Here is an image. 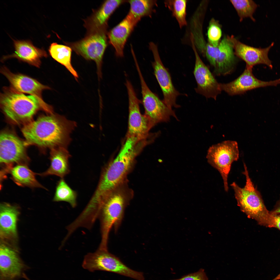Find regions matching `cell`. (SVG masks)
I'll list each match as a JSON object with an SVG mask.
<instances>
[{
  "label": "cell",
  "instance_id": "23",
  "mask_svg": "<svg viewBox=\"0 0 280 280\" xmlns=\"http://www.w3.org/2000/svg\"><path fill=\"white\" fill-rule=\"evenodd\" d=\"M19 211L17 206L4 203L0 206V228L2 234L15 236Z\"/></svg>",
  "mask_w": 280,
  "mask_h": 280
},
{
  "label": "cell",
  "instance_id": "25",
  "mask_svg": "<svg viewBox=\"0 0 280 280\" xmlns=\"http://www.w3.org/2000/svg\"><path fill=\"white\" fill-rule=\"evenodd\" d=\"M72 50L68 46L53 43L51 44L48 50L52 57L65 66L76 79L78 78V74L71 64Z\"/></svg>",
  "mask_w": 280,
  "mask_h": 280
},
{
  "label": "cell",
  "instance_id": "26",
  "mask_svg": "<svg viewBox=\"0 0 280 280\" xmlns=\"http://www.w3.org/2000/svg\"><path fill=\"white\" fill-rule=\"evenodd\" d=\"M127 2L130 5L127 15L137 23L142 17L151 16L157 4L155 0H133Z\"/></svg>",
  "mask_w": 280,
  "mask_h": 280
},
{
  "label": "cell",
  "instance_id": "10",
  "mask_svg": "<svg viewBox=\"0 0 280 280\" xmlns=\"http://www.w3.org/2000/svg\"><path fill=\"white\" fill-rule=\"evenodd\" d=\"M135 63L140 80L145 114L155 125L159 123L168 122L171 117L177 119L172 109L168 107L150 90L143 77L138 62Z\"/></svg>",
  "mask_w": 280,
  "mask_h": 280
},
{
  "label": "cell",
  "instance_id": "5",
  "mask_svg": "<svg viewBox=\"0 0 280 280\" xmlns=\"http://www.w3.org/2000/svg\"><path fill=\"white\" fill-rule=\"evenodd\" d=\"M243 165L244 171L243 173L246 178L244 186L241 187L235 182L230 184L238 205L249 217L255 220L259 225L274 227V215L267 208L260 193L254 186L249 177L244 163Z\"/></svg>",
  "mask_w": 280,
  "mask_h": 280
},
{
  "label": "cell",
  "instance_id": "30",
  "mask_svg": "<svg viewBox=\"0 0 280 280\" xmlns=\"http://www.w3.org/2000/svg\"><path fill=\"white\" fill-rule=\"evenodd\" d=\"M207 34L208 43L214 47L218 46L222 36V31L218 21L214 18H212L209 21Z\"/></svg>",
  "mask_w": 280,
  "mask_h": 280
},
{
  "label": "cell",
  "instance_id": "19",
  "mask_svg": "<svg viewBox=\"0 0 280 280\" xmlns=\"http://www.w3.org/2000/svg\"><path fill=\"white\" fill-rule=\"evenodd\" d=\"M15 51L12 54L4 57V60L15 58L37 67L41 63V59L47 56L45 51L34 46L29 40H13Z\"/></svg>",
  "mask_w": 280,
  "mask_h": 280
},
{
  "label": "cell",
  "instance_id": "27",
  "mask_svg": "<svg viewBox=\"0 0 280 280\" xmlns=\"http://www.w3.org/2000/svg\"><path fill=\"white\" fill-rule=\"evenodd\" d=\"M77 197L76 192L70 187L63 178H61L56 186L53 201L66 202L74 208L77 205Z\"/></svg>",
  "mask_w": 280,
  "mask_h": 280
},
{
  "label": "cell",
  "instance_id": "21",
  "mask_svg": "<svg viewBox=\"0 0 280 280\" xmlns=\"http://www.w3.org/2000/svg\"><path fill=\"white\" fill-rule=\"evenodd\" d=\"M70 157L66 148L59 147L51 149L49 167L45 171L38 174L43 177L55 175L64 178L70 171L69 160Z\"/></svg>",
  "mask_w": 280,
  "mask_h": 280
},
{
  "label": "cell",
  "instance_id": "17",
  "mask_svg": "<svg viewBox=\"0 0 280 280\" xmlns=\"http://www.w3.org/2000/svg\"><path fill=\"white\" fill-rule=\"evenodd\" d=\"M1 72L8 80L12 88L18 92L34 95L43 100L42 91L50 88L32 78L21 74L13 73L6 67H2Z\"/></svg>",
  "mask_w": 280,
  "mask_h": 280
},
{
  "label": "cell",
  "instance_id": "28",
  "mask_svg": "<svg viewBox=\"0 0 280 280\" xmlns=\"http://www.w3.org/2000/svg\"><path fill=\"white\" fill-rule=\"evenodd\" d=\"M187 0H166L165 6L171 12L172 16L177 21L180 28L187 25L186 19Z\"/></svg>",
  "mask_w": 280,
  "mask_h": 280
},
{
  "label": "cell",
  "instance_id": "22",
  "mask_svg": "<svg viewBox=\"0 0 280 280\" xmlns=\"http://www.w3.org/2000/svg\"><path fill=\"white\" fill-rule=\"evenodd\" d=\"M219 53L214 68V72L218 75H225L234 70L236 58L232 45L227 37H225L218 46Z\"/></svg>",
  "mask_w": 280,
  "mask_h": 280
},
{
  "label": "cell",
  "instance_id": "3",
  "mask_svg": "<svg viewBox=\"0 0 280 280\" xmlns=\"http://www.w3.org/2000/svg\"><path fill=\"white\" fill-rule=\"evenodd\" d=\"M146 145L142 140L126 137L116 157L102 170L92 198L100 200L109 192L126 181L127 175L137 156Z\"/></svg>",
  "mask_w": 280,
  "mask_h": 280
},
{
  "label": "cell",
  "instance_id": "35",
  "mask_svg": "<svg viewBox=\"0 0 280 280\" xmlns=\"http://www.w3.org/2000/svg\"><path fill=\"white\" fill-rule=\"evenodd\" d=\"M23 277L24 278H25L27 280H30L26 276V275H25V274L24 275V276H23Z\"/></svg>",
  "mask_w": 280,
  "mask_h": 280
},
{
  "label": "cell",
  "instance_id": "32",
  "mask_svg": "<svg viewBox=\"0 0 280 280\" xmlns=\"http://www.w3.org/2000/svg\"><path fill=\"white\" fill-rule=\"evenodd\" d=\"M270 212L272 215L280 214V196L279 200L277 201L273 208Z\"/></svg>",
  "mask_w": 280,
  "mask_h": 280
},
{
  "label": "cell",
  "instance_id": "20",
  "mask_svg": "<svg viewBox=\"0 0 280 280\" xmlns=\"http://www.w3.org/2000/svg\"><path fill=\"white\" fill-rule=\"evenodd\" d=\"M136 23L127 15L120 23L107 33L110 43L113 46L116 56H123L124 46Z\"/></svg>",
  "mask_w": 280,
  "mask_h": 280
},
{
  "label": "cell",
  "instance_id": "29",
  "mask_svg": "<svg viewBox=\"0 0 280 280\" xmlns=\"http://www.w3.org/2000/svg\"><path fill=\"white\" fill-rule=\"evenodd\" d=\"M230 1L235 9L240 22L246 18H249L253 22L255 21L253 15L258 6L253 1L232 0Z\"/></svg>",
  "mask_w": 280,
  "mask_h": 280
},
{
  "label": "cell",
  "instance_id": "34",
  "mask_svg": "<svg viewBox=\"0 0 280 280\" xmlns=\"http://www.w3.org/2000/svg\"><path fill=\"white\" fill-rule=\"evenodd\" d=\"M280 280V273L272 280Z\"/></svg>",
  "mask_w": 280,
  "mask_h": 280
},
{
  "label": "cell",
  "instance_id": "2",
  "mask_svg": "<svg viewBox=\"0 0 280 280\" xmlns=\"http://www.w3.org/2000/svg\"><path fill=\"white\" fill-rule=\"evenodd\" d=\"M126 181L107 194L92 214L90 223L100 221L101 240L99 248L108 249L110 232L113 228L116 232L122 222L125 209L133 196V191Z\"/></svg>",
  "mask_w": 280,
  "mask_h": 280
},
{
  "label": "cell",
  "instance_id": "9",
  "mask_svg": "<svg viewBox=\"0 0 280 280\" xmlns=\"http://www.w3.org/2000/svg\"><path fill=\"white\" fill-rule=\"evenodd\" d=\"M25 141L10 131H2L0 136V162L2 167L11 168L19 164L28 165Z\"/></svg>",
  "mask_w": 280,
  "mask_h": 280
},
{
  "label": "cell",
  "instance_id": "15",
  "mask_svg": "<svg viewBox=\"0 0 280 280\" xmlns=\"http://www.w3.org/2000/svg\"><path fill=\"white\" fill-rule=\"evenodd\" d=\"M280 84V78L273 81L261 80L255 76L252 68L246 67L242 73L234 80L228 83H220V89L229 95L243 94L247 91L259 88L276 86Z\"/></svg>",
  "mask_w": 280,
  "mask_h": 280
},
{
  "label": "cell",
  "instance_id": "31",
  "mask_svg": "<svg viewBox=\"0 0 280 280\" xmlns=\"http://www.w3.org/2000/svg\"><path fill=\"white\" fill-rule=\"evenodd\" d=\"M172 280H208L204 269L201 268L197 271L185 275Z\"/></svg>",
  "mask_w": 280,
  "mask_h": 280
},
{
  "label": "cell",
  "instance_id": "7",
  "mask_svg": "<svg viewBox=\"0 0 280 280\" xmlns=\"http://www.w3.org/2000/svg\"><path fill=\"white\" fill-rule=\"evenodd\" d=\"M107 28L87 33L85 37L78 41L65 42L78 54L86 59L94 61L100 77L103 57L107 46Z\"/></svg>",
  "mask_w": 280,
  "mask_h": 280
},
{
  "label": "cell",
  "instance_id": "6",
  "mask_svg": "<svg viewBox=\"0 0 280 280\" xmlns=\"http://www.w3.org/2000/svg\"><path fill=\"white\" fill-rule=\"evenodd\" d=\"M83 267L90 271L100 270L116 273L137 280H144L143 272L134 271L125 265L118 257L110 253L108 249L98 248L84 257Z\"/></svg>",
  "mask_w": 280,
  "mask_h": 280
},
{
  "label": "cell",
  "instance_id": "24",
  "mask_svg": "<svg viewBox=\"0 0 280 280\" xmlns=\"http://www.w3.org/2000/svg\"><path fill=\"white\" fill-rule=\"evenodd\" d=\"M9 173L12 180L19 186L45 188L36 179V176L37 174L30 170L28 165H15L10 169Z\"/></svg>",
  "mask_w": 280,
  "mask_h": 280
},
{
  "label": "cell",
  "instance_id": "12",
  "mask_svg": "<svg viewBox=\"0 0 280 280\" xmlns=\"http://www.w3.org/2000/svg\"><path fill=\"white\" fill-rule=\"evenodd\" d=\"M195 57L193 73L197 87L195 90L198 93L207 98L216 100L221 91L218 83L209 68L200 58L194 44L192 37L190 39Z\"/></svg>",
  "mask_w": 280,
  "mask_h": 280
},
{
  "label": "cell",
  "instance_id": "16",
  "mask_svg": "<svg viewBox=\"0 0 280 280\" xmlns=\"http://www.w3.org/2000/svg\"><path fill=\"white\" fill-rule=\"evenodd\" d=\"M26 268L16 251L4 244H1L0 280H15L23 277Z\"/></svg>",
  "mask_w": 280,
  "mask_h": 280
},
{
  "label": "cell",
  "instance_id": "11",
  "mask_svg": "<svg viewBox=\"0 0 280 280\" xmlns=\"http://www.w3.org/2000/svg\"><path fill=\"white\" fill-rule=\"evenodd\" d=\"M128 98L129 118L126 136L134 137L140 139L147 138L150 129L155 125L145 114H141L139 101L131 82L127 80L125 83Z\"/></svg>",
  "mask_w": 280,
  "mask_h": 280
},
{
  "label": "cell",
  "instance_id": "1",
  "mask_svg": "<svg viewBox=\"0 0 280 280\" xmlns=\"http://www.w3.org/2000/svg\"><path fill=\"white\" fill-rule=\"evenodd\" d=\"M76 126L74 122L53 113L40 116L24 125L22 131L27 145L51 149L66 148L70 135Z\"/></svg>",
  "mask_w": 280,
  "mask_h": 280
},
{
  "label": "cell",
  "instance_id": "18",
  "mask_svg": "<svg viewBox=\"0 0 280 280\" xmlns=\"http://www.w3.org/2000/svg\"><path fill=\"white\" fill-rule=\"evenodd\" d=\"M126 1H105L99 8L94 11L90 16L85 20L84 26L87 30V33L108 27V22L111 15L120 6Z\"/></svg>",
  "mask_w": 280,
  "mask_h": 280
},
{
  "label": "cell",
  "instance_id": "14",
  "mask_svg": "<svg viewBox=\"0 0 280 280\" xmlns=\"http://www.w3.org/2000/svg\"><path fill=\"white\" fill-rule=\"evenodd\" d=\"M227 36L232 45L235 55L245 62L246 67L253 68L254 66L261 64L272 68V62L268 57V54L274 46V43L265 48H257L241 42L233 35Z\"/></svg>",
  "mask_w": 280,
  "mask_h": 280
},
{
  "label": "cell",
  "instance_id": "8",
  "mask_svg": "<svg viewBox=\"0 0 280 280\" xmlns=\"http://www.w3.org/2000/svg\"><path fill=\"white\" fill-rule=\"evenodd\" d=\"M239 155L237 143L233 141H225L212 145L208 151V161L220 174L227 192L228 190V178L231 165L238 160Z\"/></svg>",
  "mask_w": 280,
  "mask_h": 280
},
{
  "label": "cell",
  "instance_id": "33",
  "mask_svg": "<svg viewBox=\"0 0 280 280\" xmlns=\"http://www.w3.org/2000/svg\"><path fill=\"white\" fill-rule=\"evenodd\" d=\"M273 215L275 219L274 227L280 230V214Z\"/></svg>",
  "mask_w": 280,
  "mask_h": 280
},
{
  "label": "cell",
  "instance_id": "4",
  "mask_svg": "<svg viewBox=\"0 0 280 280\" xmlns=\"http://www.w3.org/2000/svg\"><path fill=\"white\" fill-rule=\"evenodd\" d=\"M0 102L6 118L16 124L24 125L29 122L41 109L49 114L53 113L51 107L43 100L34 95H25L12 88L4 89L0 95Z\"/></svg>",
  "mask_w": 280,
  "mask_h": 280
},
{
  "label": "cell",
  "instance_id": "13",
  "mask_svg": "<svg viewBox=\"0 0 280 280\" xmlns=\"http://www.w3.org/2000/svg\"><path fill=\"white\" fill-rule=\"evenodd\" d=\"M149 46L154 59L152 65L154 74L163 95V101L170 108H178L180 106L177 104L176 100L180 94L173 86L170 75L162 62L157 46L152 42L150 43Z\"/></svg>",
  "mask_w": 280,
  "mask_h": 280
}]
</instances>
